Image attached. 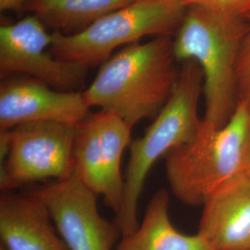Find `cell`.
I'll return each mask as SVG.
<instances>
[{
    "mask_svg": "<svg viewBox=\"0 0 250 250\" xmlns=\"http://www.w3.org/2000/svg\"><path fill=\"white\" fill-rule=\"evenodd\" d=\"M188 9L183 0H134L79 33L53 32L50 51L58 59L88 68L103 64L119 46L145 36H170L178 30Z\"/></svg>",
    "mask_w": 250,
    "mask_h": 250,
    "instance_id": "5",
    "label": "cell"
},
{
    "mask_svg": "<svg viewBox=\"0 0 250 250\" xmlns=\"http://www.w3.org/2000/svg\"><path fill=\"white\" fill-rule=\"evenodd\" d=\"M132 128L107 111L90 112L76 125L72 149L73 175L107 205L120 211L125 193L124 152L130 146Z\"/></svg>",
    "mask_w": 250,
    "mask_h": 250,
    "instance_id": "7",
    "label": "cell"
},
{
    "mask_svg": "<svg viewBox=\"0 0 250 250\" xmlns=\"http://www.w3.org/2000/svg\"><path fill=\"white\" fill-rule=\"evenodd\" d=\"M29 0H0L1 11L18 10L25 6Z\"/></svg>",
    "mask_w": 250,
    "mask_h": 250,
    "instance_id": "18",
    "label": "cell"
},
{
    "mask_svg": "<svg viewBox=\"0 0 250 250\" xmlns=\"http://www.w3.org/2000/svg\"><path fill=\"white\" fill-rule=\"evenodd\" d=\"M203 93V73L195 61L183 62L175 85L166 104L142 137L129 146L125 193L115 216L122 236L138 228L137 208L145 182L153 165L171 149L192 140L200 127L198 102Z\"/></svg>",
    "mask_w": 250,
    "mask_h": 250,
    "instance_id": "3",
    "label": "cell"
},
{
    "mask_svg": "<svg viewBox=\"0 0 250 250\" xmlns=\"http://www.w3.org/2000/svg\"><path fill=\"white\" fill-rule=\"evenodd\" d=\"M75 130L76 125L38 122L1 131V189L71 177Z\"/></svg>",
    "mask_w": 250,
    "mask_h": 250,
    "instance_id": "6",
    "label": "cell"
},
{
    "mask_svg": "<svg viewBox=\"0 0 250 250\" xmlns=\"http://www.w3.org/2000/svg\"><path fill=\"white\" fill-rule=\"evenodd\" d=\"M247 18L210 9L188 7L177 30L172 50L177 61H195L203 73L207 124L221 128L237 105L236 66Z\"/></svg>",
    "mask_w": 250,
    "mask_h": 250,
    "instance_id": "2",
    "label": "cell"
},
{
    "mask_svg": "<svg viewBox=\"0 0 250 250\" xmlns=\"http://www.w3.org/2000/svg\"><path fill=\"white\" fill-rule=\"evenodd\" d=\"M0 238L6 250H69L45 200L36 191L1 195Z\"/></svg>",
    "mask_w": 250,
    "mask_h": 250,
    "instance_id": "12",
    "label": "cell"
},
{
    "mask_svg": "<svg viewBox=\"0 0 250 250\" xmlns=\"http://www.w3.org/2000/svg\"><path fill=\"white\" fill-rule=\"evenodd\" d=\"M170 196L158 190L146 206L143 221L129 235L122 236L115 250H214L199 233L188 235L170 221Z\"/></svg>",
    "mask_w": 250,
    "mask_h": 250,
    "instance_id": "13",
    "label": "cell"
},
{
    "mask_svg": "<svg viewBox=\"0 0 250 250\" xmlns=\"http://www.w3.org/2000/svg\"><path fill=\"white\" fill-rule=\"evenodd\" d=\"M250 123V110L239 103L224 127L202 119L192 140L164 156L170 190L182 203L203 205L216 189L243 171V146Z\"/></svg>",
    "mask_w": 250,
    "mask_h": 250,
    "instance_id": "4",
    "label": "cell"
},
{
    "mask_svg": "<svg viewBox=\"0 0 250 250\" xmlns=\"http://www.w3.org/2000/svg\"><path fill=\"white\" fill-rule=\"evenodd\" d=\"M0 250H6L3 247H0Z\"/></svg>",
    "mask_w": 250,
    "mask_h": 250,
    "instance_id": "19",
    "label": "cell"
},
{
    "mask_svg": "<svg viewBox=\"0 0 250 250\" xmlns=\"http://www.w3.org/2000/svg\"><path fill=\"white\" fill-rule=\"evenodd\" d=\"M50 45L51 34L33 14L1 25V78L20 73L60 91H80L84 85L88 67L56 58Z\"/></svg>",
    "mask_w": 250,
    "mask_h": 250,
    "instance_id": "8",
    "label": "cell"
},
{
    "mask_svg": "<svg viewBox=\"0 0 250 250\" xmlns=\"http://www.w3.org/2000/svg\"><path fill=\"white\" fill-rule=\"evenodd\" d=\"M188 7L197 6L217 12L247 18L250 14V0H183Z\"/></svg>",
    "mask_w": 250,
    "mask_h": 250,
    "instance_id": "16",
    "label": "cell"
},
{
    "mask_svg": "<svg viewBox=\"0 0 250 250\" xmlns=\"http://www.w3.org/2000/svg\"><path fill=\"white\" fill-rule=\"evenodd\" d=\"M35 191L45 200L69 250H112L122 236L116 223L99 213L98 196L75 175L47 182Z\"/></svg>",
    "mask_w": 250,
    "mask_h": 250,
    "instance_id": "9",
    "label": "cell"
},
{
    "mask_svg": "<svg viewBox=\"0 0 250 250\" xmlns=\"http://www.w3.org/2000/svg\"><path fill=\"white\" fill-rule=\"evenodd\" d=\"M242 163H243V172L250 180V123L246 133L245 140H244Z\"/></svg>",
    "mask_w": 250,
    "mask_h": 250,
    "instance_id": "17",
    "label": "cell"
},
{
    "mask_svg": "<svg viewBox=\"0 0 250 250\" xmlns=\"http://www.w3.org/2000/svg\"><path fill=\"white\" fill-rule=\"evenodd\" d=\"M89 113L81 91H60L28 76H8L1 82L0 131L38 122L77 125Z\"/></svg>",
    "mask_w": 250,
    "mask_h": 250,
    "instance_id": "10",
    "label": "cell"
},
{
    "mask_svg": "<svg viewBox=\"0 0 250 250\" xmlns=\"http://www.w3.org/2000/svg\"><path fill=\"white\" fill-rule=\"evenodd\" d=\"M170 36L133 43L101 65L83 92L87 106L115 114L131 128L155 118L166 104L179 71Z\"/></svg>",
    "mask_w": 250,
    "mask_h": 250,
    "instance_id": "1",
    "label": "cell"
},
{
    "mask_svg": "<svg viewBox=\"0 0 250 250\" xmlns=\"http://www.w3.org/2000/svg\"><path fill=\"white\" fill-rule=\"evenodd\" d=\"M249 29L244 37L236 66V86L238 104L250 111V14L247 16Z\"/></svg>",
    "mask_w": 250,
    "mask_h": 250,
    "instance_id": "15",
    "label": "cell"
},
{
    "mask_svg": "<svg viewBox=\"0 0 250 250\" xmlns=\"http://www.w3.org/2000/svg\"><path fill=\"white\" fill-rule=\"evenodd\" d=\"M198 232L214 250H250V180L242 171L207 197Z\"/></svg>",
    "mask_w": 250,
    "mask_h": 250,
    "instance_id": "11",
    "label": "cell"
},
{
    "mask_svg": "<svg viewBox=\"0 0 250 250\" xmlns=\"http://www.w3.org/2000/svg\"><path fill=\"white\" fill-rule=\"evenodd\" d=\"M134 0H29L23 9L46 28L64 35L79 33L105 15Z\"/></svg>",
    "mask_w": 250,
    "mask_h": 250,
    "instance_id": "14",
    "label": "cell"
}]
</instances>
